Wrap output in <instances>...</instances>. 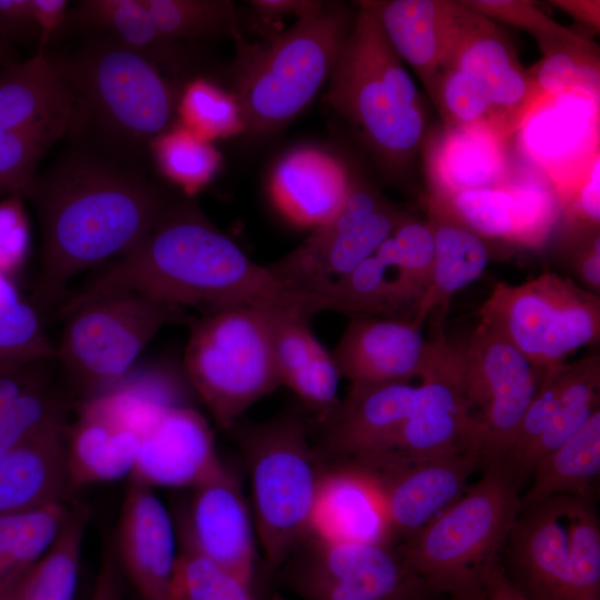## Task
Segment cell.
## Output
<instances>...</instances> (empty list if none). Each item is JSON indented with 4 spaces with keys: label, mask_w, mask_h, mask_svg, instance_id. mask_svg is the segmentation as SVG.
<instances>
[{
    "label": "cell",
    "mask_w": 600,
    "mask_h": 600,
    "mask_svg": "<svg viewBox=\"0 0 600 600\" xmlns=\"http://www.w3.org/2000/svg\"><path fill=\"white\" fill-rule=\"evenodd\" d=\"M207 419L189 404L167 408L141 436L129 477L151 488H192L220 462Z\"/></svg>",
    "instance_id": "cell-26"
},
{
    "label": "cell",
    "mask_w": 600,
    "mask_h": 600,
    "mask_svg": "<svg viewBox=\"0 0 600 600\" xmlns=\"http://www.w3.org/2000/svg\"><path fill=\"white\" fill-rule=\"evenodd\" d=\"M53 61L74 97L72 133L91 129L110 158L133 157L173 127L182 88L108 34Z\"/></svg>",
    "instance_id": "cell-4"
},
{
    "label": "cell",
    "mask_w": 600,
    "mask_h": 600,
    "mask_svg": "<svg viewBox=\"0 0 600 600\" xmlns=\"http://www.w3.org/2000/svg\"><path fill=\"white\" fill-rule=\"evenodd\" d=\"M0 38L39 39L31 0H0Z\"/></svg>",
    "instance_id": "cell-53"
},
{
    "label": "cell",
    "mask_w": 600,
    "mask_h": 600,
    "mask_svg": "<svg viewBox=\"0 0 600 600\" xmlns=\"http://www.w3.org/2000/svg\"><path fill=\"white\" fill-rule=\"evenodd\" d=\"M76 101L44 52L0 68V197H27L40 161L76 127Z\"/></svg>",
    "instance_id": "cell-12"
},
{
    "label": "cell",
    "mask_w": 600,
    "mask_h": 600,
    "mask_svg": "<svg viewBox=\"0 0 600 600\" xmlns=\"http://www.w3.org/2000/svg\"><path fill=\"white\" fill-rule=\"evenodd\" d=\"M572 497H553L520 509L501 567L529 600H563L570 554Z\"/></svg>",
    "instance_id": "cell-22"
},
{
    "label": "cell",
    "mask_w": 600,
    "mask_h": 600,
    "mask_svg": "<svg viewBox=\"0 0 600 600\" xmlns=\"http://www.w3.org/2000/svg\"><path fill=\"white\" fill-rule=\"evenodd\" d=\"M34 22L39 33V50L44 52V47L52 36L68 20V1L66 0H31Z\"/></svg>",
    "instance_id": "cell-55"
},
{
    "label": "cell",
    "mask_w": 600,
    "mask_h": 600,
    "mask_svg": "<svg viewBox=\"0 0 600 600\" xmlns=\"http://www.w3.org/2000/svg\"><path fill=\"white\" fill-rule=\"evenodd\" d=\"M183 372L217 427L228 431L281 384L263 310L231 308L192 319Z\"/></svg>",
    "instance_id": "cell-10"
},
{
    "label": "cell",
    "mask_w": 600,
    "mask_h": 600,
    "mask_svg": "<svg viewBox=\"0 0 600 600\" xmlns=\"http://www.w3.org/2000/svg\"><path fill=\"white\" fill-rule=\"evenodd\" d=\"M41 231L34 301L50 306L84 270L114 261L178 203L146 174L93 149L61 154L26 197Z\"/></svg>",
    "instance_id": "cell-1"
},
{
    "label": "cell",
    "mask_w": 600,
    "mask_h": 600,
    "mask_svg": "<svg viewBox=\"0 0 600 600\" xmlns=\"http://www.w3.org/2000/svg\"><path fill=\"white\" fill-rule=\"evenodd\" d=\"M369 8L398 57L418 76L430 99L472 10L452 0H371Z\"/></svg>",
    "instance_id": "cell-24"
},
{
    "label": "cell",
    "mask_w": 600,
    "mask_h": 600,
    "mask_svg": "<svg viewBox=\"0 0 600 600\" xmlns=\"http://www.w3.org/2000/svg\"><path fill=\"white\" fill-rule=\"evenodd\" d=\"M281 384L300 400L318 424L338 407L341 379L332 353L316 337L310 320L286 310H263Z\"/></svg>",
    "instance_id": "cell-30"
},
{
    "label": "cell",
    "mask_w": 600,
    "mask_h": 600,
    "mask_svg": "<svg viewBox=\"0 0 600 600\" xmlns=\"http://www.w3.org/2000/svg\"><path fill=\"white\" fill-rule=\"evenodd\" d=\"M21 198L12 194L0 201V273L11 279L24 263L30 246Z\"/></svg>",
    "instance_id": "cell-49"
},
{
    "label": "cell",
    "mask_w": 600,
    "mask_h": 600,
    "mask_svg": "<svg viewBox=\"0 0 600 600\" xmlns=\"http://www.w3.org/2000/svg\"><path fill=\"white\" fill-rule=\"evenodd\" d=\"M483 459L466 451L423 459L384 457L368 468L398 540H404L454 503Z\"/></svg>",
    "instance_id": "cell-18"
},
{
    "label": "cell",
    "mask_w": 600,
    "mask_h": 600,
    "mask_svg": "<svg viewBox=\"0 0 600 600\" xmlns=\"http://www.w3.org/2000/svg\"><path fill=\"white\" fill-rule=\"evenodd\" d=\"M427 219L434 242L431 283L414 317L423 326L431 318L432 330H443L453 296L481 277L489 264L488 241L460 221L437 197L426 199Z\"/></svg>",
    "instance_id": "cell-31"
},
{
    "label": "cell",
    "mask_w": 600,
    "mask_h": 600,
    "mask_svg": "<svg viewBox=\"0 0 600 600\" xmlns=\"http://www.w3.org/2000/svg\"><path fill=\"white\" fill-rule=\"evenodd\" d=\"M89 508L73 501L44 553L16 582L17 600H74Z\"/></svg>",
    "instance_id": "cell-36"
},
{
    "label": "cell",
    "mask_w": 600,
    "mask_h": 600,
    "mask_svg": "<svg viewBox=\"0 0 600 600\" xmlns=\"http://www.w3.org/2000/svg\"><path fill=\"white\" fill-rule=\"evenodd\" d=\"M313 298L320 312L412 319L401 298L393 271L377 253L350 273L328 284Z\"/></svg>",
    "instance_id": "cell-37"
},
{
    "label": "cell",
    "mask_w": 600,
    "mask_h": 600,
    "mask_svg": "<svg viewBox=\"0 0 600 600\" xmlns=\"http://www.w3.org/2000/svg\"><path fill=\"white\" fill-rule=\"evenodd\" d=\"M39 360L0 374V412L23 397L48 386V363Z\"/></svg>",
    "instance_id": "cell-51"
},
{
    "label": "cell",
    "mask_w": 600,
    "mask_h": 600,
    "mask_svg": "<svg viewBox=\"0 0 600 600\" xmlns=\"http://www.w3.org/2000/svg\"><path fill=\"white\" fill-rule=\"evenodd\" d=\"M453 343L486 466L509 449L542 374L509 341L480 322Z\"/></svg>",
    "instance_id": "cell-15"
},
{
    "label": "cell",
    "mask_w": 600,
    "mask_h": 600,
    "mask_svg": "<svg viewBox=\"0 0 600 600\" xmlns=\"http://www.w3.org/2000/svg\"><path fill=\"white\" fill-rule=\"evenodd\" d=\"M192 489L188 507L172 516L174 524L202 554L253 588L254 527L239 476L220 460Z\"/></svg>",
    "instance_id": "cell-20"
},
{
    "label": "cell",
    "mask_w": 600,
    "mask_h": 600,
    "mask_svg": "<svg viewBox=\"0 0 600 600\" xmlns=\"http://www.w3.org/2000/svg\"><path fill=\"white\" fill-rule=\"evenodd\" d=\"M600 474V410L570 440L541 457L520 509L553 497L594 498Z\"/></svg>",
    "instance_id": "cell-34"
},
{
    "label": "cell",
    "mask_w": 600,
    "mask_h": 600,
    "mask_svg": "<svg viewBox=\"0 0 600 600\" xmlns=\"http://www.w3.org/2000/svg\"><path fill=\"white\" fill-rule=\"evenodd\" d=\"M174 527L178 553L171 600H257L252 587L202 554L186 532Z\"/></svg>",
    "instance_id": "cell-41"
},
{
    "label": "cell",
    "mask_w": 600,
    "mask_h": 600,
    "mask_svg": "<svg viewBox=\"0 0 600 600\" xmlns=\"http://www.w3.org/2000/svg\"><path fill=\"white\" fill-rule=\"evenodd\" d=\"M357 3L352 29L329 77L327 101L380 166L402 178L424 140V103L373 12Z\"/></svg>",
    "instance_id": "cell-3"
},
{
    "label": "cell",
    "mask_w": 600,
    "mask_h": 600,
    "mask_svg": "<svg viewBox=\"0 0 600 600\" xmlns=\"http://www.w3.org/2000/svg\"><path fill=\"white\" fill-rule=\"evenodd\" d=\"M479 322L509 341L541 374L600 338V297L572 279L544 272L519 284L498 282Z\"/></svg>",
    "instance_id": "cell-11"
},
{
    "label": "cell",
    "mask_w": 600,
    "mask_h": 600,
    "mask_svg": "<svg viewBox=\"0 0 600 600\" xmlns=\"http://www.w3.org/2000/svg\"><path fill=\"white\" fill-rule=\"evenodd\" d=\"M416 393L409 382L350 383L346 397L319 424L313 444L324 466L368 467L386 456L406 422Z\"/></svg>",
    "instance_id": "cell-19"
},
{
    "label": "cell",
    "mask_w": 600,
    "mask_h": 600,
    "mask_svg": "<svg viewBox=\"0 0 600 600\" xmlns=\"http://www.w3.org/2000/svg\"><path fill=\"white\" fill-rule=\"evenodd\" d=\"M376 253L393 271L404 306L414 319L432 279L434 242L428 222L410 213Z\"/></svg>",
    "instance_id": "cell-39"
},
{
    "label": "cell",
    "mask_w": 600,
    "mask_h": 600,
    "mask_svg": "<svg viewBox=\"0 0 600 600\" xmlns=\"http://www.w3.org/2000/svg\"><path fill=\"white\" fill-rule=\"evenodd\" d=\"M230 432L251 482L252 520L269 567L278 570L308 537L324 464L309 440L300 403L262 422L237 421Z\"/></svg>",
    "instance_id": "cell-6"
},
{
    "label": "cell",
    "mask_w": 600,
    "mask_h": 600,
    "mask_svg": "<svg viewBox=\"0 0 600 600\" xmlns=\"http://www.w3.org/2000/svg\"><path fill=\"white\" fill-rule=\"evenodd\" d=\"M419 377L409 416L383 457L423 459L466 451L480 456L459 356L443 330L428 340Z\"/></svg>",
    "instance_id": "cell-16"
},
{
    "label": "cell",
    "mask_w": 600,
    "mask_h": 600,
    "mask_svg": "<svg viewBox=\"0 0 600 600\" xmlns=\"http://www.w3.org/2000/svg\"><path fill=\"white\" fill-rule=\"evenodd\" d=\"M178 112L194 134L226 136L242 129L238 104L230 93L202 79L182 89Z\"/></svg>",
    "instance_id": "cell-46"
},
{
    "label": "cell",
    "mask_w": 600,
    "mask_h": 600,
    "mask_svg": "<svg viewBox=\"0 0 600 600\" xmlns=\"http://www.w3.org/2000/svg\"><path fill=\"white\" fill-rule=\"evenodd\" d=\"M448 509L399 548L412 570L439 596L486 600V584L520 512V486L499 462L482 468Z\"/></svg>",
    "instance_id": "cell-5"
},
{
    "label": "cell",
    "mask_w": 600,
    "mask_h": 600,
    "mask_svg": "<svg viewBox=\"0 0 600 600\" xmlns=\"http://www.w3.org/2000/svg\"><path fill=\"white\" fill-rule=\"evenodd\" d=\"M10 59V48L6 43V40L0 38V68L6 66L7 63L11 62Z\"/></svg>",
    "instance_id": "cell-59"
},
{
    "label": "cell",
    "mask_w": 600,
    "mask_h": 600,
    "mask_svg": "<svg viewBox=\"0 0 600 600\" xmlns=\"http://www.w3.org/2000/svg\"><path fill=\"white\" fill-rule=\"evenodd\" d=\"M251 6L264 16L294 13L299 18L310 14L321 7L323 1L314 0H253Z\"/></svg>",
    "instance_id": "cell-56"
},
{
    "label": "cell",
    "mask_w": 600,
    "mask_h": 600,
    "mask_svg": "<svg viewBox=\"0 0 600 600\" xmlns=\"http://www.w3.org/2000/svg\"><path fill=\"white\" fill-rule=\"evenodd\" d=\"M354 177L334 154L299 147L283 154L270 177L271 199L292 224L314 229L342 206Z\"/></svg>",
    "instance_id": "cell-27"
},
{
    "label": "cell",
    "mask_w": 600,
    "mask_h": 600,
    "mask_svg": "<svg viewBox=\"0 0 600 600\" xmlns=\"http://www.w3.org/2000/svg\"><path fill=\"white\" fill-rule=\"evenodd\" d=\"M409 214L372 184L354 178L339 210L267 267L289 290L313 297L373 256Z\"/></svg>",
    "instance_id": "cell-14"
},
{
    "label": "cell",
    "mask_w": 600,
    "mask_h": 600,
    "mask_svg": "<svg viewBox=\"0 0 600 600\" xmlns=\"http://www.w3.org/2000/svg\"><path fill=\"white\" fill-rule=\"evenodd\" d=\"M139 446V434L117 424L89 401L81 402L78 418L69 423L66 438L67 466L73 490L129 477Z\"/></svg>",
    "instance_id": "cell-33"
},
{
    "label": "cell",
    "mask_w": 600,
    "mask_h": 600,
    "mask_svg": "<svg viewBox=\"0 0 600 600\" xmlns=\"http://www.w3.org/2000/svg\"><path fill=\"white\" fill-rule=\"evenodd\" d=\"M434 197L487 241L526 248H539L546 242L562 210L551 183L516 179L513 174L501 186Z\"/></svg>",
    "instance_id": "cell-23"
},
{
    "label": "cell",
    "mask_w": 600,
    "mask_h": 600,
    "mask_svg": "<svg viewBox=\"0 0 600 600\" xmlns=\"http://www.w3.org/2000/svg\"><path fill=\"white\" fill-rule=\"evenodd\" d=\"M311 532L331 541L394 546L377 482L349 464L324 466Z\"/></svg>",
    "instance_id": "cell-28"
},
{
    "label": "cell",
    "mask_w": 600,
    "mask_h": 600,
    "mask_svg": "<svg viewBox=\"0 0 600 600\" xmlns=\"http://www.w3.org/2000/svg\"><path fill=\"white\" fill-rule=\"evenodd\" d=\"M517 134L520 150L544 172L562 207L600 154L599 97L544 96Z\"/></svg>",
    "instance_id": "cell-17"
},
{
    "label": "cell",
    "mask_w": 600,
    "mask_h": 600,
    "mask_svg": "<svg viewBox=\"0 0 600 600\" xmlns=\"http://www.w3.org/2000/svg\"><path fill=\"white\" fill-rule=\"evenodd\" d=\"M68 402L46 387L1 411L0 456L49 427L68 422Z\"/></svg>",
    "instance_id": "cell-47"
},
{
    "label": "cell",
    "mask_w": 600,
    "mask_h": 600,
    "mask_svg": "<svg viewBox=\"0 0 600 600\" xmlns=\"http://www.w3.org/2000/svg\"><path fill=\"white\" fill-rule=\"evenodd\" d=\"M59 314L56 361L81 402L120 384L161 329L192 321L186 309L133 291L104 293Z\"/></svg>",
    "instance_id": "cell-9"
},
{
    "label": "cell",
    "mask_w": 600,
    "mask_h": 600,
    "mask_svg": "<svg viewBox=\"0 0 600 600\" xmlns=\"http://www.w3.org/2000/svg\"><path fill=\"white\" fill-rule=\"evenodd\" d=\"M356 12L323 2L262 48L249 49L234 76L242 129L267 133L292 120L329 80Z\"/></svg>",
    "instance_id": "cell-7"
},
{
    "label": "cell",
    "mask_w": 600,
    "mask_h": 600,
    "mask_svg": "<svg viewBox=\"0 0 600 600\" xmlns=\"http://www.w3.org/2000/svg\"><path fill=\"white\" fill-rule=\"evenodd\" d=\"M303 600H438L399 546L340 542L312 532L278 569Z\"/></svg>",
    "instance_id": "cell-13"
},
{
    "label": "cell",
    "mask_w": 600,
    "mask_h": 600,
    "mask_svg": "<svg viewBox=\"0 0 600 600\" xmlns=\"http://www.w3.org/2000/svg\"><path fill=\"white\" fill-rule=\"evenodd\" d=\"M133 291L157 301L211 313L231 308L279 309L309 320L311 297L286 288L268 269L213 226L192 203L178 201L139 243L60 308L98 296Z\"/></svg>",
    "instance_id": "cell-2"
},
{
    "label": "cell",
    "mask_w": 600,
    "mask_h": 600,
    "mask_svg": "<svg viewBox=\"0 0 600 600\" xmlns=\"http://www.w3.org/2000/svg\"><path fill=\"white\" fill-rule=\"evenodd\" d=\"M113 551L140 600H171L178 553L172 516L153 489L129 477Z\"/></svg>",
    "instance_id": "cell-21"
},
{
    "label": "cell",
    "mask_w": 600,
    "mask_h": 600,
    "mask_svg": "<svg viewBox=\"0 0 600 600\" xmlns=\"http://www.w3.org/2000/svg\"><path fill=\"white\" fill-rule=\"evenodd\" d=\"M73 501L23 514L0 517V594L44 553Z\"/></svg>",
    "instance_id": "cell-38"
},
{
    "label": "cell",
    "mask_w": 600,
    "mask_h": 600,
    "mask_svg": "<svg viewBox=\"0 0 600 600\" xmlns=\"http://www.w3.org/2000/svg\"><path fill=\"white\" fill-rule=\"evenodd\" d=\"M567 227L574 237L599 231L600 223V154L588 168L582 180L562 206Z\"/></svg>",
    "instance_id": "cell-50"
},
{
    "label": "cell",
    "mask_w": 600,
    "mask_h": 600,
    "mask_svg": "<svg viewBox=\"0 0 600 600\" xmlns=\"http://www.w3.org/2000/svg\"><path fill=\"white\" fill-rule=\"evenodd\" d=\"M468 8L491 21H499L531 34L542 54L579 34L557 23L528 0H463Z\"/></svg>",
    "instance_id": "cell-48"
},
{
    "label": "cell",
    "mask_w": 600,
    "mask_h": 600,
    "mask_svg": "<svg viewBox=\"0 0 600 600\" xmlns=\"http://www.w3.org/2000/svg\"><path fill=\"white\" fill-rule=\"evenodd\" d=\"M68 426L49 427L0 456V517L74 500L66 453Z\"/></svg>",
    "instance_id": "cell-29"
},
{
    "label": "cell",
    "mask_w": 600,
    "mask_h": 600,
    "mask_svg": "<svg viewBox=\"0 0 600 600\" xmlns=\"http://www.w3.org/2000/svg\"><path fill=\"white\" fill-rule=\"evenodd\" d=\"M508 141L476 128L444 126L426 149L429 193L448 196L507 183Z\"/></svg>",
    "instance_id": "cell-32"
},
{
    "label": "cell",
    "mask_w": 600,
    "mask_h": 600,
    "mask_svg": "<svg viewBox=\"0 0 600 600\" xmlns=\"http://www.w3.org/2000/svg\"><path fill=\"white\" fill-rule=\"evenodd\" d=\"M70 17L73 22L108 32L127 49L143 56L163 72H178L183 58L174 41L156 27L139 0H84Z\"/></svg>",
    "instance_id": "cell-35"
},
{
    "label": "cell",
    "mask_w": 600,
    "mask_h": 600,
    "mask_svg": "<svg viewBox=\"0 0 600 600\" xmlns=\"http://www.w3.org/2000/svg\"><path fill=\"white\" fill-rule=\"evenodd\" d=\"M39 360H56V346L37 308L0 273V374Z\"/></svg>",
    "instance_id": "cell-40"
},
{
    "label": "cell",
    "mask_w": 600,
    "mask_h": 600,
    "mask_svg": "<svg viewBox=\"0 0 600 600\" xmlns=\"http://www.w3.org/2000/svg\"><path fill=\"white\" fill-rule=\"evenodd\" d=\"M531 74L541 93L547 97L570 92L600 97L599 47L578 36L542 54Z\"/></svg>",
    "instance_id": "cell-42"
},
{
    "label": "cell",
    "mask_w": 600,
    "mask_h": 600,
    "mask_svg": "<svg viewBox=\"0 0 600 600\" xmlns=\"http://www.w3.org/2000/svg\"><path fill=\"white\" fill-rule=\"evenodd\" d=\"M486 600H529L506 577L501 563L490 573L486 584Z\"/></svg>",
    "instance_id": "cell-58"
},
{
    "label": "cell",
    "mask_w": 600,
    "mask_h": 600,
    "mask_svg": "<svg viewBox=\"0 0 600 600\" xmlns=\"http://www.w3.org/2000/svg\"><path fill=\"white\" fill-rule=\"evenodd\" d=\"M449 600H456V599H451V598H449Z\"/></svg>",
    "instance_id": "cell-61"
},
{
    "label": "cell",
    "mask_w": 600,
    "mask_h": 600,
    "mask_svg": "<svg viewBox=\"0 0 600 600\" xmlns=\"http://www.w3.org/2000/svg\"><path fill=\"white\" fill-rule=\"evenodd\" d=\"M428 352L422 324L410 318L350 317L331 351L350 383L409 382L419 377Z\"/></svg>",
    "instance_id": "cell-25"
},
{
    "label": "cell",
    "mask_w": 600,
    "mask_h": 600,
    "mask_svg": "<svg viewBox=\"0 0 600 600\" xmlns=\"http://www.w3.org/2000/svg\"><path fill=\"white\" fill-rule=\"evenodd\" d=\"M158 30L176 41L212 34L237 36L234 7L228 0H139Z\"/></svg>",
    "instance_id": "cell-44"
},
{
    "label": "cell",
    "mask_w": 600,
    "mask_h": 600,
    "mask_svg": "<svg viewBox=\"0 0 600 600\" xmlns=\"http://www.w3.org/2000/svg\"><path fill=\"white\" fill-rule=\"evenodd\" d=\"M543 97L502 29L473 11L431 100L444 126L482 129L508 141Z\"/></svg>",
    "instance_id": "cell-8"
},
{
    "label": "cell",
    "mask_w": 600,
    "mask_h": 600,
    "mask_svg": "<svg viewBox=\"0 0 600 600\" xmlns=\"http://www.w3.org/2000/svg\"><path fill=\"white\" fill-rule=\"evenodd\" d=\"M91 600H124V577L118 564L112 542L103 549Z\"/></svg>",
    "instance_id": "cell-54"
},
{
    "label": "cell",
    "mask_w": 600,
    "mask_h": 600,
    "mask_svg": "<svg viewBox=\"0 0 600 600\" xmlns=\"http://www.w3.org/2000/svg\"><path fill=\"white\" fill-rule=\"evenodd\" d=\"M563 600H600V524L594 498H573Z\"/></svg>",
    "instance_id": "cell-43"
},
{
    "label": "cell",
    "mask_w": 600,
    "mask_h": 600,
    "mask_svg": "<svg viewBox=\"0 0 600 600\" xmlns=\"http://www.w3.org/2000/svg\"><path fill=\"white\" fill-rule=\"evenodd\" d=\"M14 584L0 594V600H17Z\"/></svg>",
    "instance_id": "cell-60"
},
{
    "label": "cell",
    "mask_w": 600,
    "mask_h": 600,
    "mask_svg": "<svg viewBox=\"0 0 600 600\" xmlns=\"http://www.w3.org/2000/svg\"><path fill=\"white\" fill-rule=\"evenodd\" d=\"M150 147L166 176L190 192L207 183L219 164L218 152L184 127L171 128Z\"/></svg>",
    "instance_id": "cell-45"
},
{
    "label": "cell",
    "mask_w": 600,
    "mask_h": 600,
    "mask_svg": "<svg viewBox=\"0 0 600 600\" xmlns=\"http://www.w3.org/2000/svg\"><path fill=\"white\" fill-rule=\"evenodd\" d=\"M553 7L566 12L578 22H581L599 32L600 30V1L599 0H552Z\"/></svg>",
    "instance_id": "cell-57"
},
{
    "label": "cell",
    "mask_w": 600,
    "mask_h": 600,
    "mask_svg": "<svg viewBox=\"0 0 600 600\" xmlns=\"http://www.w3.org/2000/svg\"><path fill=\"white\" fill-rule=\"evenodd\" d=\"M569 266L581 287L594 294L600 293V232L573 238L569 252Z\"/></svg>",
    "instance_id": "cell-52"
}]
</instances>
